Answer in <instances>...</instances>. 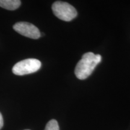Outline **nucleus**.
<instances>
[{
  "label": "nucleus",
  "mask_w": 130,
  "mask_h": 130,
  "mask_svg": "<svg viewBox=\"0 0 130 130\" xmlns=\"http://www.w3.org/2000/svg\"><path fill=\"white\" fill-rule=\"evenodd\" d=\"M101 55H95L92 52L83 54L82 58L78 62L75 69V74L77 78L85 79L89 77L96 66L101 62Z\"/></svg>",
  "instance_id": "obj_1"
},
{
  "label": "nucleus",
  "mask_w": 130,
  "mask_h": 130,
  "mask_svg": "<svg viewBox=\"0 0 130 130\" xmlns=\"http://www.w3.org/2000/svg\"><path fill=\"white\" fill-rule=\"evenodd\" d=\"M52 10L55 16L64 21H72L77 16L76 9L69 3L63 1H56L52 6Z\"/></svg>",
  "instance_id": "obj_2"
},
{
  "label": "nucleus",
  "mask_w": 130,
  "mask_h": 130,
  "mask_svg": "<svg viewBox=\"0 0 130 130\" xmlns=\"http://www.w3.org/2000/svg\"><path fill=\"white\" fill-rule=\"evenodd\" d=\"M41 62L35 58H28L14 65L12 72L16 75H24L37 72L41 68Z\"/></svg>",
  "instance_id": "obj_3"
},
{
  "label": "nucleus",
  "mask_w": 130,
  "mask_h": 130,
  "mask_svg": "<svg viewBox=\"0 0 130 130\" xmlns=\"http://www.w3.org/2000/svg\"><path fill=\"white\" fill-rule=\"evenodd\" d=\"M13 28L20 35L29 38L37 39L41 36L39 30L33 24L28 22H17L13 25Z\"/></svg>",
  "instance_id": "obj_4"
},
{
  "label": "nucleus",
  "mask_w": 130,
  "mask_h": 130,
  "mask_svg": "<svg viewBox=\"0 0 130 130\" xmlns=\"http://www.w3.org/2000/svg\"><path fill=\"white\" fill-rule=\"evenodd\" d=\"M21 1L19 0H0V7L9 10H14L19 7Z\"/></svg>",
  "instance_id": "obj_5"
},
{
  "label": "nucleus",
  "mask_w": 130,
  "mask_h": 130,
  "mask_svg": "<svg viewBox=\"0 0 130 130\" xmlns=\"http://www.w3.org/2000/svg\"><path fill=\"white\" fill-rule=\"evenodd\" d=\"M45 130H60L57 121L55 119L49 121L45 126Z\"/></svg>",
  "instance_id": "obj_6"
},
{
  "label": "nucleus",
  "mask_w": 130,
  "mask_h": 130,
  "mask_svg": "<svg viewBox=\"0 0 130 130\" xmlns=\"http://www.w3.org/2000/svg\"><path fill=\"white\" fill-rule=\"evenodd\" d=\"M3 124H4V122H3V118L1 113H0V129L3 128Z\"/></svg>",
  "instance_id": "obj_7"
},
{
  "label": "nucleus",
  "mask_w": 130,
  "mask_h": 130,
  "mask_svg": "<svg viewBox=\"0 0 130 130\" xmlns=\"http://www.w3.org/2000/svg\"><path fill=\"white\" fill-rule=\"evenodd\" d=\"M25 130H30V129H25Z\"/></svg>",
  "instance_id": "obj_8"
}]
</instances>
